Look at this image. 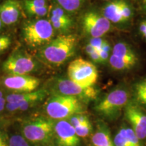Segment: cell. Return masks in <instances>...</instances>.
Wrapping results in <instances>:
<instances>
[{"mask_svg": "<svg viewBox=\"0 0 146 146\" xmlns=\"http://www.w3.org/2000/svg\"><path fill=\"white\" fill-rule=\"evenodd\" d=\"M128 101L129 94L127 91L123 89H115L96 105V110L102 116L114 117L127 105Z\"/></svg>", "mask_w": 146, "mask_h": 146, "instance_id": "7", "label": "cell"}, {"mask_svg": "<svg viewBox=\"0 0 146 146\" xmlns=\"http://www.w3.org/2000/svg\"><path fill=\"white\" fill-rule=\"evenodd\" d=\"M98 52H99L100 60H101V62H106L108 59L109 53L104 52V51H102V50H100V51H98Z\"/></svg>", "mask_w": 146, "mask_h": 146, "instance_id": "33", "label": "cell"}, {"mask_svg": "<svg viewBox=\"0 0 146 146\" xmlns=\"http://www.w3.org/2000/svg\"><path fill=\"white\" fill-rule=\"evenodd\" d=\"M59 6L66 12H75L83 5L85 0H56Z\"/></svg>", "mask_w": 146, "mask_h": 146, "instance_id": "20", "label": "cell"}, {"mask_svg": "<svg viewBox=\"0 0 146 146\" xmlns=\"http://www.w3.org/2000/svg\"><path fill=\"white\" fill-rule=\"evenodd\" d=\"M109 62L111 67L116 70H125L130 69L137 63L135 62L123 59L112 54L110 57Z\"/></svg>", "mask_w": 146, "mask_h": 146, "instance_id": "18", "label": "cell"}, {"mask_svg": "<svg viewBox=\"0 0 146 146\" xmlns=\"http://www.w3.org/2000/svg\"><path fill=\"white\" fill-rule=\"evenodd\" d=\"M25 43L31 48L43 47L53 39L54 29L50 20L38 19L24 24L22 29Z\"/></svg>", "mask_w": 146, "mask_h": 146, "instance_id": "2", "label": "cell"}, {"mask_svg": "<svg viewBox=\"0 0 146 146\" xmlns=\"http://www.w3.org/2000/svg\"><path fill=\"white\" fill-rule=\"evenodd\" d=\"M23 133L25 138L32 143H46L54 135V124L47 118H36L24 123Z\"/></svg>", "mask_w": 146, "mask_h": 146, "instance_id": "5", "label": "cell"}, {"mask_svg": "<svg viewBox=\"0 0 146 146\" xmlns=\"http://www.w3.org/2000/svg\"><path fill=\"white\" fill-rule=\"evenodd\" d=\"M92 143L94 146H114L108 130L104 127H100L93 135Z\"/></svg>", "mask_w": 146, "mask_h": 146, "instance_id": "17", "label": "cell"}, {"mask_svg": "<svg viewBox=\"0 0 146 146\" xmlns=\"http://www.w3.org/2000/svg\"><path fill=\"white\" fill-rule=\"evenodd\" d=\"M114 142L115 146H131L127 140L118 133L115 136Z\"/></svg>", "mask_w": 146, "mask_h": 146, "instance_id": "30", "label": "cell"}, {"mask_svg": "<svg viewBox=\"0 0 146 146\" xmlns=\"http://www.w3.org/2000/svg\"><path fill=\"white\" fill-rule=\"evenodd\" d=\"M110 50H111L110 45L109 43L105 40L104 42L103 43V44H102V47H101V49H100V50H102V51H104V52L109 53L110 52Z\"/></svg>", "mask_w": 146, "mask_h": 146, "instance_id": "34", "label": "cell"}, {"mask_svg": "<svg viewBox=\"0 0 146 146\" xmlns=\"http://www.w3.org/2000/svg\"><path fill=\"white\" fill-rule=\"evenodd\" d=\"M143 2L144 5H145V8H146V0H143Z\"/></svg>", "mask_w": 146, "mask_h": 146, "instance_id": "40", "label": "cell"}, {"mask_svg": "<svg viewBox=\"0 0 146 146\" xmlns=\"http://www.w3.org/2000/svg\"><path fill=\"white\" fill-rule=\"evenodd\" d=\"M76 45L74 35H62L53 39L39 50V57L45 63L60 66L74 54Z\"/></svg>", "mask_w": 146, "mask_h": 146, "instance_id": "1", "label": "cell"}, {"mask_svg": "<svg viewBox=\"0 0 146 146\" xmlns=\"http://www.w3.org/2000/svg\"><path fill=\"white\" fill-rule=\"evenodd\" d=\"M83 110L81 100L75 97L56 94L48 100L45 104V112L51 118L64 120Z\"/></svg>", "mask_w": 146, "mask_h": 146, "instance_id": "3", "label": "cell"}, {"mask_svg": "<svg viewBox=\"0 0 146 146\" xmlns=\"http://www.w3.org/2000/svg\"><path fill=\"white\" fill-rule=\"evenodd\" d=\"M46 96V91L44 89H39L29 93H21V94H11L7 96L6 102L12 103V102H38L44 99Z\"/></svg>", "mask_w": 146, "mask_h": 146, "instance_id": "14", "label": "cell"}, {"mask_svg": "<svg viewBox=\"0 0 146 146\" xmlns=\"http://www.w3.org/2000/svg\"><path fill=\"white\" fill-rule=\"evenodd\" d=\"M5 104H6V100H5V98H3V97L0 98V112L4 109Z\"/></svg>", "mask_w": 146, "mask_h": 146, "instance_id": "36", "label": "cell"}, {"mask_svg": "<svg viewBox=\"0 0 146 146\" xmlns=\"http://www.w3.org/2000/svg\"><path fill=\"white\" fill-rule=\"evenodd\" d=\"M142 35H143V36H144V37H145V39H146V31H145V33H144L142 34Z\"/></svg>", "mask_w": 146, "mask_h": 146, "instance_id": "39", "label": "cell"}, {"mask_svg": "<svg viewBox=\"0 0 146 146\" xmlns=\"http://www.w3.org/2000/svg\"><path fill=\"white\" fill-rule=\"evenodd\" d=\"M50 21L54 30L58 31H66L68 30L72 25V21L70 17L64 18L51 16Z\"/></svg>", "mask_w": 146, "mask_h": 146, "instance_id": "19", "label": "cell"}, {"mask_svg": "<svg viewBox=\"0 0 146 146\" xmlns=\"http://www.w3.org/2000/svg\"><path fill=\"white\" fill-rule=\"evenodd\" d=\"M36 60L32 56L22 51L14 52L3 62L2 69L8 74L29 75L36 70Z\"/></svg>", "mask_w": 146, "mask_h": 146, "instance_id": "6", "label": "cell"}, {"mask_svg": "<svg viewBox=\"0 0 146 146\" xmlns=\"http://www.w3.org/2000/svg\"><path fill=\"white\" fill-rule=\"evenodd\" d=\"M76 133L79 137H86L90 134L91 130H92V126L90 121L83 125H81L78 127L74 128Z\"/></svg>", "mask_w": 146, "mask_h": 146, "instance_id": "24", "label": "cell"}, {"mask_svg": "<svg viewBox=\"0 0 146 146\" xmlns=\"http://www.w3.org/2000/svg\"><path fill=\"white\" fill-rule=\"evenodd\" d=\"M121 12L124 22L129 21L133 16L132 9H131L130 5L128 4L125 1H124V0L122 1Z\"/></svg>", "mask_w": 146, "mask_h": 146, "instance_id": "27", "label": "cell"}, {"mask_svg": "<svg viewBox=\"0 0 146 146\" xmlns=\"http://www.w3.org/2000/svg\"><path fill=\"white\" fill-rule=\"evenodd\" d=\"M112 55L122 58L123 59L131 60L137 62V58L131 47L125 43H118L114 45L112 50Z\"/></svg>", "mask_w": 146, "mask_h": 146, "instance_id": "16", "label": "cell"}, {"mask_svg": "<svg viewBox=\"0 0 146 146\" xmlns=\"http://www.w3.org/2000/svg\"><path fill=\"white\" fill-rule=\"evenodd\" d=\"M67 74L71 81L85 87L94 86L98 78L96 66L83 58L72 60L67 68Z\"/></svg>", "mask_w": 146, "mask_h": 146, "instance_id": "4", "label": "cell"}, {"mask_svg": "<svg viewBox=\"0 0 146 146\" xmlns=\"http://www.w3.org/2000/svg\"><path fill=\"white\" fill-rule=\"evenodd\" d=\"M47 5V0H23L22 2L23 7H43Z\"/></svg>", "mask_w": 146, "mask_h": 146, "instance_id": "29", "label": "cell"}, {"mask_svg": "<svg viewBox=\"0 0 146 146\" xmlns=\"http://www.w3.org/2000/svg\"><path fill=\"white\" fill-rule=\"evenodd\" d=\"M2 27H3V24H2V23H1V20H0V31L1 30V29H2Z\"/></svg>", "mask_w": 146, "mask_h": 146, "instance_id": "37", "label": "cell"}, {"mask_svg": "<svg viewBox=\"0 0 146 146\" xmlns=\"http://www.w3.org/2000/svg\"><path fill=\"white\" fill-rule=\"evenodd\" d=\"M54 134L58 146H78L79 137L74 128L66 120H59L54 125Z\"/></svg>", "mask_w": 146, "mask_h": 146, "instance_id": "12", "label": "cell"}, {"mask_svg": "<svg viewBox=\"0 0 146 146\" xmlns=\"http://www.w3.org/2000/svg\"><path fill=\"white\" fill-rule=\"evenodd\" d=\"M23 5L18 0H5L0 4V20L3 25L10 26L19 21Z\"/></svg>", "mask_w": 146, "mask_h": 146, "instance_id": "13", "label": "cell"}, {"mask_svg": "<svg viewBox=\"0 0 146 146\" xmlns=\"http://www.w3.org/2000/svg\"><path fill=\"white\" fill-rule=\"evenodd\" d=\"M83 27L84 31L92 38H99L109 31L111 23L103 14L90 11L83 16Z\"/></svg>", "mask_w": 146, "mask_h": 146, "instance_id": "9", "label": "cell"}, {"mask_svg": "<svg viewBox=\"0 0 146 146\" xmlns=\"http://www.w3.org/2000/svg\"><path fill=\"white\" fill-rule=\"evenodd\" d=\"M89 57L91 58V59L94 62L96 63H100L101 62V60H100L99 52L98 50H95L94 52L91 53L90 54H89Z\"/></svg>", "mask_w": 146, "mask_h": 146, "instance_id": "32", "label": "cell"}, {"mask_svg": "<svg viewBox=\"0 0 146 146\" xmlns=\"http://www.w3.org/2000/svg\"><path fill=\"white\" fill-rule=\"evenodd\" d=\"M2 97H3V93L2 91L0 90V98H2Z\"/></svg>", "mask_w": 146, "mask_h": 146, "instance_id": "38", "label": "cell"}, {"mask_svg": "<svg viewBox=\"0 0 146 146\" xmlns=\"http://www.w3.org/2000/svg\"><path fill=\"white\" fill-rule=\"evenodd\" d=\"M40 83L39 78L30 75L8 74L2 79L3 86L14 94L32 92L39 87Z\"/></svg>", "mask_w": 146, "mask_h": 146, "instance_id": "10", "label": "cell"}, {"mask_svg": "<svg viewBox=\"0 0 146 146\" xmlns=\"http://www.w3.org/2000/svg\"><path fill=\"white\" fill-rule=\"evenodd\" d=\"M0 146H9V144L7 143L4 135L1 131H0Z\"/></svg>", "mask_w": 146, "mask_h": 146, "instance_id": "35", "label": "cell"}, {"mask_svg": "<svg viewBox=\"0 0 146 146\" xmlns=\"http://www.w3.org/2000/svg\"><path fill=\"white\" fill-rule=\"evenodd\" d=\"M55 86L59 94L75 97L80 100L89 101L95 100L98 96V91L94 86H83L74 83L69 78H58Z\"/></svg>", "mask_w": 146, "mask_h": 146, "instance_id": "8", "label": "cell"}, {"mask_svg": "<svg viewBox=\"0 0 146 146\" xmlns=\"http://www.w3.org/2000/svg\"><path fill=\"white\" fill-rule=\"evenodd\" d=\"M88 122H89V120L87 116L81 114H78L71 116L69 123L71 124L73 127L75 128L78 126L83 125V124L88 123Z\"/></svg>", "mask_w": 146, "mask_h": 146, "instance_id": "25", "label": "cell"}, {"mask_svg": "<svg viewBox=\"0 0 146 146\" xmlns=\"http://www.w3.org/2000/svg\"><path fill=\"white\" fill-rule=\"evenodd\" d=\"M29 16L33 17H43L48 13L50 7L48 5L43 7H23Z\"/></svg>", "mask_w": 146, "mask_h": 146, "instance_id": "22", "label": "cell"}, {"mask_svg": "<svg viewBox=\"0 0 146 146\" xmlns=\"http://www.w3.org/2000/svg\"><path fill=\"white\" fill-rule=\"evenodd\" d=\"M123 0H114L106 5L103 8V16L110 23H123L122 16L121 5Z\"/></svg>", "mask_w": 146, "mask_h": 146, "instance_id": "15", "label": "cell"}, {"mask_svg": "<svg viewBox=\"0 0 146 146\" xmlns=\"http://www.w3.org/2000/svg\"><path fill=\"white\" fill-rule=\"evenodd\" d=\"M8 144L9 146H29L26 139L19 135L11 137Z\"/></svg>", "mask_w": 146, "mask_h": 146, "instance_id": "26", "label": "cell"}, {"mask_svg": "<svg viewBox=\"0 0 146 146\" xmlns=\"http://www.w3.org/2000/svg\"><path fill=\"white\" fill-rule=\"evenodd\" d=\"M125 117L139 139L146 138V114L135 103H129L125 106Z\"/></svg>", "mask_w": 146, "mask_h": 146, "instance_id": "11", "label": "cell"}, {"mask_svg": "<svg viewBox=\"0 0 146 146\" xmlns=\"http://www.w3.org/2000/svg\"><path fill=\"white\" fill-rule=\"evenodd\" d=\"M105 1H110V0H105Z\"/></svg>", "mask_w": 146, "mask_h": 146, "instance_id": "41", "label": "cell"}, {"mask_svg": "<svg viewBox=\"0 0 146 146\" xmlns=\"http://www.w3.org/2000/svg\"><path fill=\"white\" fill-rule=\"evenodd\" d=\"M105 40L102 39L101 37L99 38H91L89 40V44L92 45L93 47H95L98 51H100L101 49L102 45L103 44V43L104 42Z\"/></svg>", "mask_w": 146, "mask_h": 146, "instance_id": "31", "label": "cell"}, {"mask_svg": "<svg viewBox=\"0 0 146 146\" xmlns=\"http://www.w3.org/2000/svg\"><path fill=\"white\" fill-rule=\"evenodd\" d=\"M12 44V39L5 35H0V54L6 51Z\"/></svg>", "mask_w": 146, "mask_h": 146, "instance_id": "28", "label": "cell"}, {"mask_svg": "<svg viewBox=\"0 0 146 146\" xmlns=\"http://www.w3.org/2000/svg\"><path fill=\"white\" fill-rule=\"evenodd\" d=\"M135 91L137 101L146 106V79L137 83Z\"/></svg>", "mask_w": 146, "mask_h": 146, "instance_id": "23", "label": "cell"}, {"mask_svg": "<svg viewBox=\"0 0 146 146\" xmlns=\"http://www.w3.org/2000/svg\"><path fill=\"white\" fill-rule=\"evenodd\" d=\"M118 133L125 137L131 146H141L139 139L136 135L132 129L129 127H123L120 129Z\"/></svg>", "mask_w": 146, "mask_h": 146, "instance_id": "21", "label": "cell"}]
</instances>
